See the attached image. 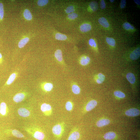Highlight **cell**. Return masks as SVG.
Segmentation results:
<instances>
[{"instance_id":"cb8c5ba5","label":"cell","mask_w":140,"mask_h":140,"mask_svg":"<svg viewBox=\"0 0 140 140\" xmlns=\"http://www.w3.org/2000/svg\"><path fill=\"white\" fill-rule=\"evenodd\" d=\"M53 87V86L52 84L47 83L44 85L43 89L45 91L49 92L52 90Z\"/></svg>"},{"instance_id":"30bf717a","label":"cell","mask_w":140,"mask_h":140,"mask_svg":"<svg viewBox=\"0 0 140 140\" xmlns=\"http://www.w3.org/2000/svg\"><path fill=\"white\" fill-rule=\"evenodd\" d=\"M97 104V102L96 100H92L90 101L88 103L86 106V110L87 112L91 111L95 108Z\"/></svg>"},{"instance_id":"7c38bea8","label":"cell","mask_w":140,"mask_h":140,"mask_svg":"<svg viewBox=\"0 0 140 140\" xmlns=\"http://www.w3.org/2000/svg\"><path fill=\"white\" fill-rule=\"evenodd\" d=\"M110 123V121L109 119H102L98 121L96 125L98 127H101L108 125Z\"/></svg>"},{"instance_id":"44dd1931","label":"cell","mask_w":140,"mask_h":140,"mask_svg":"<svg viewBox=\"0 0 140 140\" xmlns=\"http://www.w3.org/2000/svg\"><path fill=\"white\" fill-rule=\"evenodd\" d=\"M16 77V74L15 73H13L9 77L6 82L7 85L11 84L15 80Z\"/></svg>"},{"instance_id":"d4e9b609","label":"cell","mask_w":140,"mask_h":140,"mask_svg":"<svg viewBox=\"0 0 140 140\" xmlns=\"http://www.w3.org/2000/svg\"><path fill=\"white\" fill-rule=\"evenodd\" d=\"M98 78L96 80L97 83L98 84L102 83L104 81L105 77L103 74L99 73L98 75Z\"/></svg>"},{"instance_id":"e0dca14e","label":"cell","mask_w":140,"mask_h":140,"mask_svg":"<svg viewBox=\"0 0 140 140\" xmlns=\"http://www.w3.org/2000/svg\"><path fill=\"white\" fill-rule=\"evenodd\" d=\"M116 136L115 133L113 132H109L106 133L104 135V138L107 140H111L114 139Z\"/></svg>"},{"instance_id":"52a82bcc","label":"cell","mask_w":140,"mask_h":140,"mask_svg":"<svg viewBox=\"0 0 140 140\" xmlns=\"http://www.w3.org/2000/svg\"><path fill=\"white\" fill-rule=\"evenodd\" d=\"M140 111L136 108H132L127 110L125 112L126 115L129 116H138L140 114Z\"/></svg>"},{"instance_id":"277c9868","label":"cell","mask_w":140,"mask_h":140,"mask_svg":"<svg viewBox=\"0 0 140 140\" xmlns=\"http://www.w3.org/2000/svg\"><path fill=\"white\" fill-rule=\"evenodd\" d=\"M80 137V134L77 128H74L70 133L68 140H78Z\"/></svg>"},{"instance_id":"7a4b0ae2","label":"cell","mask_w":140,"mask_h":140,"mask_svg":"<svg viewBox=\"0 0 140 140\" xmlns=\"http://www.w3.org/2000/svg\"><path fill=\"white\" fill-rule=\"evenodd\" d=\"M65 124L63 122L56 124L52 128V131L55 137L57 139L61 138L64 132Z\"/></svg>"},{"instance_id":"ab89813d","label":"cell","mask_w":140,"mask_h":140,"mask_svg":"<svg viewBox=\"0 0 140 140\" xmlns=\"http://www.w3.org/2000/svg\"><path fill=\"white\" fill-rule=\"evenodd\" d=\"M114 0H110V1L111 2H114Z\"/></svg>"},{"instance_id":"7402d4cb","label":"cell","mask_w":140,"mask_h":140,"mask_svg":"<svg viewBox=\"0 0 140 140\" xmlns=\"http://www.w3.org/2000/svg\"><path fill=\"white\" fill-rule=\"evenodd\" d=\"M89 6L91 10L93 12L97 11L98 8V3L95 1L91 2L89 4Z\"/></svg>"},{"instance_id":"484cf974","label":"cell","mask_w":140,"mask_h":140,"mask_svg":"<svg viewBox=\"0 0 140 140\" xmlns=\"http://www.w3.org/2000/svg\"><path fill=\"white\" fill-rule=\"evenodd\" d=\"M72 92L76 95L79 94L81 92L80 88L76 85L74 84L72 86Z\"/></svg>"},{"instance_id":"d6986e66","label":"cell","mask_w":140,"mask_h":140,"mask_svg":"<svg viewBox=\"0 0 140 140\" xmlns=\"http://www.w3.org/2000/svg\"><path fill=\"white\" fill-rule=\"evenodd\" d=\"M90 60V59L89 57L84 56L81 58L80 63L82 65L85 66L89 63Z\"/></svg>"},{"instance_id":"2e32d148","label":"cell","mask_w":140,"mask_h":140,"mask_svg":"<svg viewBox=\"0 0 140 140\" xmlns=\"http://www.w3.org/2000/svg\"><path fill=\"white\" fill-rule=\"evenodd\" d=\"M98 22L101 25L105 28H108L109 26L108 22L104 17H102L99 18Z\"/></svg>"},{"instance_id":"d590c367","label":"cell","mask_w":140,"mask_h":140,"mask_svg":"<svg viewBox=\"0 0 140 140\" xmlns=\"http://www.w3.org/2000/svg\"><path fill=\"white\" fill-rule=\"evenodd\" d=\"M126 4V1L125 0H121L120 4V7L121 8L123 9L124 8Z\"/></svg>"},{"instance_id":"f546056e","label":"cell","mask_w":140,"mask_h":140,"mask_svg":"<svg viewBox=\"0 0 140 140\" xmlns=\"http://www.w3.org/2000/svg\"><path fill=\"white\" fill-rule=\"evenodd\" d=\"M114 95L116 97L121 98H123L125 97V95L124 93L119 91H115L114 92Z\"/></svg>"},{"instance_id":"4fadbf2b","label":"cell","mask_w":140,"mask_h":140,"mask_svg":"<svg viewBox=\"0 0 140 140\" xmlns=\"http://www.w3.org/2000/svg\"><path fill=\"white\" fill-rule=\"evenodd\" d=\"M91 26L90 24L85 23L81 26L80 29L83 32H86L90 31L91 29Z\"/></svg>"},{"instance_id":"ba28073f","label":"cell","mask_w":140,"mask_h":140,"mask_svg":"<svg viewBox=\"0 0 140 140\" xmlns=\"http://www.w3.org/2000/svg\"><path fill=\"white\" fill-rule=\"evenodd\" d=\"M26 96V94L24 93H18L14 97L13 100L16 103H19L24 100Z\"/></svg>"},{"instance_id":"3957f363","label":"cell","mask_w":140,"mask_h":140,"mask_svg":"<svg viewBox=\"0 0 140 140\" xmlns=\"http://www.w3.org/2000/svg\"><path fill=\"white\" fill-rule=\"evenodd\" d=\"M40 109L42 112L45 116H49L52 114V107L49 104L46 103H43L41 105Z\"/></svg>"},{"instance_id":"5b68a950","label":"cell","mask_w":140,"mask_h":140,"mask_svg":"<svg viewBox=\"0 0 140 140\" xmlns=\"http://www.w3.org/2000/svg\"><path fill=\"white\" fill-rule=\"evenodd\" d=\"M8 107L5 102H1L0 104V115L2 117L7 115L8 113Z\"/></svg>"},{"instance_id":"f35d334b","label":"cell","mask_w":140,"mask_h":140,"mask_svg":"<svg viewBox=\"0 0 140 140\" xmlns=\"http://www.w3.org/2000/svg\"><path fill=\"white\" fill-rule=\"evenodd\" d=\"M134 2L137 4L138 5H140V0H134Z\"/></svg>"},{"instance_id":"f1b7e54d","label":"cell","mask_w":140,"mask_h":140,"mask_svg":"<svg viewBox=\"0 0 140 140\" xmlns=\"http://www.w3.org/2000/svg\"><path fill=\"white\" fill-rule=\"evenodd\" d=\"M123 27L125 29L127 30H133L134 29L133 26L128 22H125L124 23Z\"/></svg>"},{"instance_id":"9a60e30c","label":"cell","mask_w":140,"mask_h":140,"mask_svg":"<svg viewBox=\"0 0 140 140\" xmlns=\"http://www.w3.org/2000/svg\"><path fill=\"white\" fill-rule=\"evenodd\" d=\"M29 40V37H26L21 40L18 44L19 48H21L24 47Z\"/></svg>"},{"instance_id":"ffe728a7","label":"cell","mask_w":140,"mask_h":140,"mask_svg":"<svg viewBox=\"0 0 140 140\" xmlns=\"http://www.w3.org/2000/svg\"><path fill=\"white\" fill-rule=\"evenodd\" d=\"M23 15L26 19L31 20L32 19V16L30 11L27 9H26L23 13Z\"/></svg>"},{"instance_id":"74e56055","label":"cell","mask_w":140,"mask_h":140,"mask_svg":"<svg viewBox=\"0 0 140 140\" xmlns=\"http://www.w3.org/2000/svg\"><path fill=\"white\" fill-rule=\"evenodd\" d=\"M2 55L0 53V64L2 63Z\"/></svg>"},{"instance_id":"83f0119b","label":"cell","mask_w":140,"mask_h":140,"mask_svg":"<svg viewBox=\"0 0 140 140\" xmlns=\"http://www.w3.org/2000/svg\"><path fill=\"white\" fill-rule=\"evenodd\" d=\"M106 40L107 43L110 45L112 46H114L115 45V41L113 39L107 37Z\"/></svg>"},{"instance_id":"8d00e7d4","label":"cell","mask_w":140,"mask_h":140,"mask_svg":"<svg viewBox=\"0 0 140 140\" xmlns=\"http://www.w3.org/2000/svg\"><path fill=\"white\" fill-rule=\"evenodd\" d=\"M100 6L102 9H104L106 8V4L104 0H102L100 3Z\"/></svg>"},{"instance_id":"5bb4252c","label":"cell","mask_w":140,"mask_h":140,"mask_svg":"<svg viewBox=\"0 0 140 140\" xmlns=\"http://www.w3.org/2000/svg\"><path fill=\"white\" fill-rule=\"evenodd\" d=\"M126 78L128 81L131 84H134L136 81V78L134 74L132 73H128L126 75Z\"/></svg>"},{"instance_id":"603a6c76","label":"cell","mask_w":140,"mask_h":140,"mask_svg":"<svg viewBox=\"0 0 140 140\" xmlns=\"http://www.w3.org/2000/svg\"><path fill=\"white\" fill-rule=\"evenodd\" d=\"M55 37L56 39L60 41L65 40L67 38L66 35L58 33L56 34Z\"/></svg>"},{"instance_id":"8992f818","label":"cell","mask_w":140,"mask_h":140,"mask_svg":"<svg viewBox=\"0 0 140 140\" xmlns=\"http://www.w3.org/2000/svg\"><path fill=\"white\" fill-rule=\"evenodd\" d=\"M17 112L20 116L25 118L28 117L31 114L30 111L24 107H21L17 111Z\"/></svg>"},{"instance_id":"1f68e13d","label":"cell","mask_w":140,"mask_h":140,"mask_svg":"<svg viewBox=\"0 0 140 140\" xmlns=\"http://www.w3.org/2000/svg\"><path fill=\"white\" fill-rule=\"evenodd\" d=\"M49 1L47 0H40L37 1V4L40 6H44L47 4Z\"/></svg>"},{"instance_id":"ac0fdd59","label":"cell","mask_w":140,"mask_h":140,"mask_svg":"<svg viewBox=\"0 0 140 140\" xmlns=\"http://www.w3.org/2000/svg\"><path fill=\"white\" fill-rule=\"evenodd\" d=\"M55 57L58 61L62 62L63 60L62 51L59 49H58L55 51Z\"/></svg>"},{"instance_id":"9c48e42d","label":"cell","mask_w":140,"mask_h":140,"mask_svg":"<svg viewBox=\"0 0 140 140\" xmlns=\"http://www.w3.org/2000/svg\"><path fill=\"white\" fill-rule=\"evenodd\" d=\"M8 131H9L11 134L14 137L19 138H24L25 137L24 135L17 130L12 129L8 130Z\"/></svg>"},{"instance_id":"e575fe53","label":"cell","mask_w":140,"mask_h":140,"mask_svg":"<svg viewBox=\"0 0 140 140\" xmlns=\"http://www.w3.org/2000/svg\"><path fill=\"white\" fill-rule=\"evenodd\" d=\"M89 44L92 47L95 48L97 46L95 41L93 39H90L89 41Z\"/></svg>"},{"instance_id":"8fae6325","label":"cell","mask_w":140,"mask_h":140,"mask_svg":"<svg viewBox=\"0 0 140 140\" xmlns=\"http://www.w3.org/2000/svg\"><path fill=\"white\" fill-rule=\"evenodd\" d=\"M140 55V49L139 47L135 49L133 51L130 55V58L132 60H136L139 58Z\"/></svg>"},{"instance_id":"4316f807","label":"cell","mask_w":140,"mask_h":140,"mask_svg":"<svg viewBox=\"0 0 140 140\" xmlns=\"http://www.w3.org/2000/svg\"><path fill=\"white\" fill-rule=\"evenodd\" d=\"M73 105L72 103L70 101H67L65 104V109L68 111H71L73 109Z\"/></svg>"},{"instance_id":"4dcf8cb0","label":"cell","mask_w":140,"mask_h":140,"mask_svg":"<svg viewBox=\"0 0 140 140\" xmlns=\"http://www.w3.org/2000/svg\"><path fill=\"white\" fill-rule=\"evenodd\" d=\"M4 16V7L3 3H0V20H2Z\"/></svg>"},{"instance_id":"d6a6232c","label":"cell","mask_w":140,"mask_h":140,"mask_svg":"<svg viewBox=\"0 0 140 140\" xmlns=\"http://www.w3.org/2000/svg\"><path fill=\"white\" fill-rule=\"evenodd\" d=\"M78 17L77 14L75 13H72L69 14L68 17L69 19L73 20L75 19Z\"/></svg>"},{"instance_id":"836d02e7","label":"cell","mask_w":140,"mask_h":140,"mask_svg":"<svg viewBox=\"0 0 140 140\" xmlns=\"http://www.w3.org/2000/svg\"><path fill=\"white\" fill-rule=\"evenodd\" d=\"M75 11L74 7L72 6H70L68 7L66 10L65 12L67 14H70L74 12Z\"/></svg>"},{"instance_id":"6da1fadb","label":"cell","mask_w":140,"mask_h":140,"mask_svg":"<svg viewBox=\"0 0 140 140\" xmlns=\"http://www.w3.org/2000/svg\"><path fill=\"white\" fill-rule=\"evenodd\" d=\"M26 131L31 136L38 140H43L45 138V135L41 129L33 127H26Z\"/></svg>"}]
</instances>
